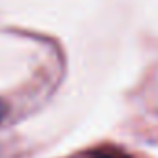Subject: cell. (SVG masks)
<instances>
[{"label":"cell","instance_id":"obj_1","mask_svg":"<svg viewBox=\"0 0 158 158\" xmlns=\"http://www.w3.org/2000/svg\"><path fill=\"white\" fill-rule=\"evenodd\" d=\"M93 158H127V156L115 149H101L99 152L93 154Z\"/></svg>","mask_w":158,"mask_h":158},{"label":"cell","instance_id":"obj_2","mask_svg":"<svg viewBox=\"0 0 158 158\" xmlns=\"http://www.w3.org/2000/svg\"><path fill=\"white\" fill-rule=\"evenodd\" d=\"M6 112H8V106H6V102L0 99V123H2V119L6 117Z\"/></svg>","mask_w":158,"mask_h":158}]
</instances>
